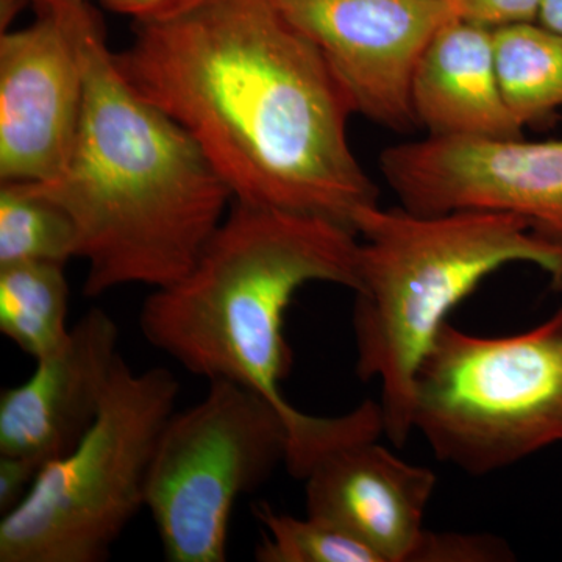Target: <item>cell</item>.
I'll return each mask as SVG.
<instances>
[{"instance_id": "9", "label": "cell", "mask_w": 562, "mask_h": 562, "mask_svg": "<svg viewBox=\"0 0 562 562\" xmlns=\"http://www.w3.org/2000/svg\"><path fill=\"white\" fill-rule=\"evenodd\" d=\"M314 41L355 111L398 133L419 127L412 85L422 54L458 16L452 0H277Z\"/></svg>"}, {"instance_id": "16", "label": "cell", "mask_w": 562, "mask_h": 562, "mask_svg": "<svg viewBox=\"0 0 562 562\" xmlns=\"http://www.w3.org/2000/svg\"><path fill=\"white\" fill-rule=\"evenodd\" d=\"M79 258L76 225L57 203L27 183L0 187V266L16 262H66Z\"/></svg>"}, {"instance_id": "21", "label": "cell", "mask_w": 562, "mask_h": 562, "mask_svg": "<svg viewBox=\"0 0 562 562\" xmlns=\"http://www.w3.org/2000/svg\"><path fill=\"white\" fill-rule=\"evenodd\" d=\"M106 7L117 13L128 14L133 20L165 13L188 2V0H103Z\"/></svg>"}, {"instance_id": "23", "label": "cell", "mask_w": 562, "mask_h": 562, "mask_svg": "<svg viewBox=\"0 0 562 562\" xmlns=\"http://www.w3.org/2000/svg\"><path fill=\"white\" fill-rule=\"evenodd\" d=\"M49 0H0V25L5 31L9 22L13 20L14 14L18 13L25 5V3H33L35 9H43Z\"/></svg>"}, {"instance_id": "6", "label": "cell", "mask_w": 562, "mask_h": 562, "mask_svg": "<svg viewBox=\"0 0 562 562\" xmlns=\"http://www.w3.org/2000/svg\"><path fill=\"white\" fill-rule=\"evenodd\" d=\"M413 419L439 461L472 475L562 442V306L503 338L446 322L417 368Z\"/></svg>"}, {"instance_id": "17", "label": "cell", "mask_w": 562, "mask_h": 562, "mask_svg": "<svg viewBox=\"0 0 562 562\" xmlns=\"http://www.w3.org/2000/svg\"><path fill=\"white\" fill-rule=\"evenodd\" d=\"M254 513L266 530L255 547L258 562H383L368 543L317 517L297 519L268 503Z\"/></svg>"}, {"instance_id": "15", "label": "cell", "mask_w": 562, "mask_h": 562, "mask_svg": "<svg viewBox=\"0 0 562 562\" xmlns=\"http://www.w3.org/2000/svg\"><path fill=\"white\" fill-rule=\"evenodd\" d=\"M495 68L503 99L522 127L562 109V36L541 24L494 29Z\"/></svg>"}, {"instance_id": "2", "label": "cell", "mask_w": 562, "mask_h": 562, "mask_svg": "<svg viewBox=\"0 0 562 562\" xmlns=\"http://www.w3.org/2000/svg\"><path fill=\"white\" fill-rule=\"evenodd\" d=\"M63 3L83 69V110L61 171L27 184L76 225L87 297L168 286L191 271L227 216L231 188L190 133L121 76L98 11L87 0Z\"/></svg>"}, {"instance_id": "4", "label": "cell", "mask_w": 562, "mask_h": 562, "mask_svg": "<svg viewBox=\"0 0 562 562\" xmlns=\"http://www.w3.org/2000/svg\"><path fill=\"white\" fill-rule=\"evenodd\" d=\"M361 236L353 325L357 375L382 383L383 435L395 447L414 430L417 368L452 310L491 273L531 262L562 292V243L498 211L416 214L368 206Z\"/></svg>"}, {"instance_id": "22", "label": "cell", "mask_w": 562, "mask_h": 562, "mask_svg": "<svg viewBox=\"0 0 562 562\" xmlns=\"http://www.w3.org/2000/svg\"><path fill=\"white\" fill-rule=\"evenodd\" d=\"M538 24L562 36V0H543Z\"/></svg>"}, {"instance_id": "7", "label": "cell", "mask_w": 562, "mask_h": 562, "mask_svg": "<svg viewBox=\"0 0 562 562\" xmlns=\"http://www.w3.org/2000/svg\"><path fill=\"white\" fill-rule=\"evenodd\" d=\"M292 422L260 392L213 380L166 422L146 508L169 562H224L233 509L286 461Z\"/></svg>"}, {"instance_id": "18", "label": "cell", "mask_w": 562, "mask_h": 562, "mask_svg": "<svg viewBox=\"0 0 562 562\" xmlns=\"http://www.w3.org/2000/svg\"><path fill=\"white\" fill-rule=\"evenodd\" d=\"M512 557L508 543L495 536L428 530L419 562H494Z\"/></svg>"}, {"instance_id": "13", "label": "cell", "mask_w": 562, "mask_h": 562, "mask_svg": "<svg viewBox=\"0 0 562 562\" xmlns=\"http://www.w3.org/2000/svg\"><path fill=\"white\" fill-rule=\"evenodd\" d=\"M419 127L436 138H522L503 99L494 29L453 18L422 54L412 85Z\"/></svg>"}, {"instance_id": "20", "label": "cell", "mask_w": 562, "mask_h": 562, "mask_svg": "<svg viewBox=\"0 0 562 562\" xmlns=\"http://www.w3.org/2000/svg\"><path fill=\"white\" fill-rule=\"evenodd\" d=\"M44 465L22 454L0 453V513L13 512L24 502Z\"/></svg>"}, {"instance_id": "12", "label": "cell", "mask_w": 562, "mask_h": 562, "mask_svg": "<svg viewBox=\"0 0 562 562\" xmlns=\"http://www.w3.org/2000/svg\"><path fill=\"white\" fill-rule=\"evenodd\" d=\"M306 514L368 543L383 562H419L435 472L361 439L314 462L305 479Z\"/></svg>"}, {"instance_id": "10", "label": "cell", "mask_w": 562, "mask_h": 562, "mask_svg": "<svg viewBox=\"0 0 562 562\" xmlns=\"http://www.w3.org/2000/svg\"><path fill=\"white\" fill-rule=\"evenodd\" d=\"M0 36V181L43 183L61 171L83 110V69L63 0Z\"/></svg>"}, {"instance_id": "3", "label": "cell", "mask_w": 562, "mask_h": 562, "mask_svg": "<svg viewBox=\"0 0 562 562\" xmlns=\"http://www.w3.org/2000/svg\"><path fill=\"white\" fill-rule=\"evenodd\" d=\"M360 241L319 217L233 202L191 271L151 292L139 313L146 341L192 375L260 392L292 422L290 449L312 443L324 417L281 394L291 371L284 314L316 281L357 291Z\"/></svg>"}, {"instance_id": "5", "label": "cell", "mask_w": 562, "mask_h": 562, "mask_svg": "<svg viewBox=\"0 0 562 562\" xmlns=\"http://www.w3.org/2000/svg\"><path fill=\"white\" fill-rule=\"evenodd\" d=\"M180 383L169 369L135 372L120 358L101 413L27 497L0 520V562H99L140 508Z\"/></svg>"}, {"instance_id": "14", "label": "cell", "mask_w": 562, "mask_h": 562, "mask_svg": "<svg viewBox=\"0 0 562 562\" xmlns=\"http://www.w3.org/2000/svg\"><path fill=\"white\" fill-rule=\"evenodd\" d=\"M69 295L63 265L0 266V333L35 361L54 353L70 335Z\"/></svg>"}, {"instance_id": "1", "label": "cell", "mask_w": 562, "mask_h": 562, "mask_svg": "<svg viewBox=\"0 0 562 562\" xmlns=\"http://www.w3.org/2000/svg\"><path fill=\"white\" fill-rule=\"evenodd\" d=\"M132 90L199 144L233 202L353 232L379 187L350 146L349 92L277 0H188L135 20Z\"/></svg>"}, {"instance_id": "11", "label": "cell", "mask_w": 562, "mask_h": 562, "mask_svg": "<svg viewBox=\"0 0 562 562\" xmlns=\"http://www.w3.org/2000/svg\"><path fill=\"white\" fill-rule=\"evenodd\" d=\"M120 328L91 310L70 328L65 346L36 361L35 372L0 395V453L46 465L65 457L101 413L121 355Z\"/></svg>"}, {"instance_id": "8", "label": "cell", "mask_w": 562, "mask_h": 562, "mask_svg": "<svg viewBox=\"0 0 562 562\" xmlns=\"http://www.w3.org/2000/svg\"><path fill=\"white\" fill-rule=\"evenodd\" d=\"M380 169L412 213H512L562 243V139L427 136L387 147Z\"/></svg>"}, {"instance_id": "19", "label": "cell", "mask_w": 562, "mask_h": 562, "mask_svg": "<svg viewBox=\"0 0 562 562\" xmlns=\"http://www.w3.org/2000/svg\"><path fill=\"white\" fill-rule=\"evenodd\" d=\"M543 0H452L458 16L487 27L538 21Z\"/></svg>"}]
</instances>
